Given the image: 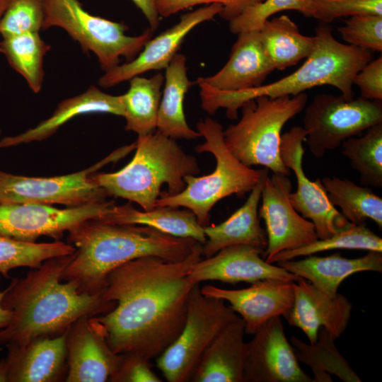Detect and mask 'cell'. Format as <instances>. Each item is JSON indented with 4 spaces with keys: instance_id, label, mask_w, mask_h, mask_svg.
Masks as SVG:
<instances>
[{
    "instance_id": "1",
    "label": "cell",
    "mask_w": 382,
    "mask_h": 382,
    "mask_svg": "<svg viewBox=\"0 0 382 382\" xmlns=\"http://www.w3.org/2000/svg\"><path fill=\"white\" fill-rule=\"evenodd\" d=\"M202 256V244L198 243L180 261L143 257L110 272L103 296L115 306L94 317L113 352L137 354L151 360L177 338L195 285L188 273Z\"/></svg>"
},
{
    "instance_id": "2",
    "label": "cell",
    "mask_w": 382,
    "mask_h": 382,
    "mask_svg": "<svg viewBox=\"0 0 382 382\" xmlns=\"http://www.w3.org/2000/svg\"><path fill=\"white\" fill-rule=\"evenodd\" d=\"M72 254L49 258L23 277L13 278L2 299L11 319L0 329V345L25 346L65 332L79 318L104 314L115 306L103 291L89 294L74 280L62 282Z\"/></svg>"
},
{
    "instance_id": "3",
    "label": "cell",
    "mask_w": 382,
    "mask_h": 382,
    "mask_svg": "<svg viewBox=\"0 0 382 382\" xmlns=\"http://www.w3.org/2000/svg\"><path fill=\"white\" fill-rule=\"evenodd\" d=\"M68 232L67 243L75 251L62 280H74L81 291L89 294L103 291L108 275L124 263L143 257L180 261L199 243L146 226L115 224L97 219Z\"/></svg>"
},
{
    "instance_id": "4",
    "label": "cell",
    "mask_w": 382,
    "mask_h": 382,
    "mask_svg": "<svg viewBox=\"0 0 382 382\" xmlns=\"http://www.w3.org/2000/svg\"><path fill=\"white\" fill-rule=\"evenodd\" d=\"M314 37L315 46L304 63L292 74L271 83L244 91H223L197 83L202 108L211 115L224 108L227 117L235 120L238 109L249 100L262 96H296L322 85L336 88L347 99L354 98V76L371 61V51L340 42L327 23L316 28Z\"/></svg>"
},
{
    "instance_id": "5",
    "label": "cell",
    "mask_w": 382,
    "mask_h": 382,
    "mask_svg": "<svg viewBox=\"0 0 382 382\" xmlns=\"http://www.w3.org/2000/svg\"><path fill=\"white\" fill-rule=\"evenodd\" d=\"M132 161L115 173H93V180L108 195L135 202L144 211L155 208L162 185L168 195L185 188L184 178L200 169L197 159L186 154L174 139L158 131L138 136Z\"/></svg>"
},
{
    "instance_id": "6",
    "label": "cell",
    "mask_w": 382,
    "mask_h": 382,
    "mask_svg": "<svg viewBox=\"0 0 382 382\" xmlns=\"http://www.w3.org/2000/svg\"><path fill=\"white\" fill-rule=\"evenodd\" d=\"M197 128L205 141L197 145L195 151L211 153L216 159V168L207 175L185 176V188L173 195L161 192L156 207L187 208L205 227L209 225L212 207L230 195L241 197L250 192L260 180L265 168L253 169L238 161L226 146L223 127L217 121L206 117L197 122Z\"/></svg>"
},
{
    "instance_id": "7",
    "label": "cell",
    "mask_w": 382,
    "mask_h": 382,
    "mask_svg": "<svg viewBox=\"0 0 382 382\" xmlns=\"http://www.w3.org/2000/svg\"><path fill=\"white\" fill-rule=\"evenodd\" d=\"M308 96L277 98L259 96L241 106L239 121L224 130V141L232 154L244 165L262 166L273 173H291L280 156L282 129L306 107Z\"/></svg>"
},
{
    "instance_id": "8",
    "label": "cell",
    "mask_w": 382,
    "mask_h": 382,
    "mask_svg": "<svg viewBox=\"0 0 382 382\" xmlns=\"http://www.w3.org/2000/svg\"><path fill=\"white\" fill-rule=\"evenodd\" d=\"M43 3L42 30L52 27L64 30L85 52L95 54L105 72L119 65L122 57L127 62L134 59L154 33L148 28L138 36L127 35L126 25L91 14L79 0H43Z\"/></svg>"
},
{
    "instance_id": "9",
    "label": "cell",
    "mask_w": 382,
    "mask_h": 382,
    "mask_svg": "<svg viewBox=\"0 0 382 382\" xmlns=\"http://www.w3.org/2000/svg\"><path fill=\"white\" fill-rule=\"evenodd\" d=\"M239 316L220 299L204 296L195 284L189 296L184 326L177 338L156 358L168 382L189 381L204 351L221 330Z\"/></svg>"
},
{
    "instance_id": "10",
    "label": "cell",
    "mask_w": 382,
    "mask_h": 382,
    "mask_svg": "<svg viewBox=\"0 0 382 382\" xmlns=\"http://www.w3.org/2000/svg\"><path fill=\"white\" fill-rule=\"evenodd\" d=\"M136 147L122 146L94 165L80 171L53 177H29L0 170V204L30 203L78 207L105 201L107 192L91 175L110 162H116Z\"/></svg>"
},
{
    "instance_id": "11",
    "label": "cell",
    "mask_w": 382,
    "mask_h": 382,
    "mask_svg": "<svg viewBox=\"0 0 382 382\" xmlns=\"http://www.w3.org/2000/svg\"><path fill=\"white\" fill-rule=\"evenodd\" d=\"M381 122V100L323 93L316 94L306 108L303 127L310 151L320 158L346 139Z\"/></svg>"
},
{
    "instance_id": "12",
    "label": "cell",
    "mask_w": 382,
    "mask_h": 382,
    "mask_svg": "<svg viewBox=\"0 0 382 382\" xmlns=\"http://www.w3.org/2000/svg\"><path fill=\"white\" fill-rule=\"evenodd\" d=\"M115 204L105 200L59 209L40 204H0V234L26 242H35L41 236L59 241L64 232L80 224L103 219Z\"/></svg>"
},
{
    "instance_id": "13",
    "label": "cell",
    "mask_w": 382,
    "mask_h": 382,
    "mask_svg": "<svg viewBox=\"0 0 382 382\" xmlns=\"http://www.w3.org/2000/svg\"><path fill=\"white\" fill-rule=\"evenodd\" d=\"M306 131L302 127H293L282 134L280 156L284 164L293 170L297 181L295 192L289 200L301 216L313 222L318 239H324L349 226L351 223L329 200L320 178L309 180L303 172V142Z\"/></svg>"
},
{
    "instance_id": "14",
    "label": "cell",
    "mask_w": 382,
    "mask_h": 382,
    "mask_svg": "<svg viewBox=\"0 0 382 382\" xmlns=\"http://www.w3.org/2000/svg\"><path fill=\"white\" fill-rule=\"evenodd\" d=\"M292 184L286 175H267L261 192L258 216L266 226L267 244L262 257L268 262L280 252L300 248L318 239L314 224L301 216L290 200Z\"/></svg>"
},
{
    "instance_id": "15",
    "label": "cell",
    "mask_w": 382,
    "mask_h": 382,
    "mask_svg": "<svg viewBox=\"0 0 382 382\" xmlns=\"http://www.w3.org/2000/svg\"><path fill=\"white\" fill-rule=\"evenodd\" d=\"M248 342L245 382H311L300 367L280 316L270 319Z\"/></svg>"
},
{
    "instance_id": "16",
    "label": "cell",
    "mask_w": 382,
    "mask_h": 382,
    "mask_svg": "<svg viewBox=\"0 0 382 382\" xmlns=\"http://www.w3.org/2000/svg\"><path fill=\"white\" fill-rule=\"evenodd\" d=\"M66 382L108 381L116 372L122 354L108 345L95 317L76 320L66 333Z\"/></svg>"
},
{
    "instance_id": "17",
    "label": "cell",
    "mask_w": 382,
    "mask_h": 382,
    "mask_svg": "<svg viewBox=\"0 0 382 382\" xmlns=\"http://www.w3.org/2000/svg\"><path fill=\"white\" fill-rule=\"evenodd\" d=\"M222 9L221 4H212L182 15L177 24L151 38L134 59L105 72L98 85L108 88L149 71L166 69L188 33L199 24L213 19Z\"/></svg>"
},
{
    "instance_id": "18",
    "label": "cell",
    "mask_w": 382,
    "mask_h": 382,
    "mask_svg": "<svg viewBox=\"0 0 382 382\" xmlns=\"http://www.w3.org/2000/svg\"><path fill=\"white\" fill-rule=\"evenodd\" d=\"M263 251L249 245L226 247L209 257L196 262L189 271L188 277L194 284L208 280L252 284L267 279L287 282L301 279L283 267L267 262L262 257Z\"/></svg>"
},
{
    "instance_id": "19",
    "label": "cell",
    "mask_w": 382,
    "mask_h": 382,
    "mask_svg": "<svg viewBox=\"0 0 382 382\" xmlns=\"http://www.w3.org/2000/svg\"><path fill=\"white\" fill-rule=\"evenodd\" d=\"M294 282L267 279L247 288L226 289L214 285L200 288L206 296L227 301L245 323V333L254 335L270 319L284 316L294 301Z\"/></svg>"
},
{
    "instance_id": "20",
    "label": "cell",
    "mask_w": 382,
    "mask_h": 382,
    "mask_svg": "<svg viewBox=\"0 0 382 382\" xmlns=\"http://www.w3.org/2000/svg\"><path fill=\"white\" fill-rule=\"evenodd\" d=\"M292 285L293 304L283 316L288 323L300 328L311 344L317 341L320 328L335 340L340 337L347 327L352 310L347 298L339 293L329 297L303 279Z\"/></svg>"
},
{
    "instance_id": "21",
    "label": "cell",
    "mask_w": 382,
    "mask_h": 382,
    "mask_svg": "<svg viewBox=\"0 0 382 382\" xmlns=\"http://www.w3.org/2000/svg\"><path fill=\"white\" fill-rule=\"evenodd\" d=\"M66 333L37 338L25 346H8L2 359L6 382H55L65 378Z\"/></svg>"
},
{
    "instance_id": "22",
    "label": "cell",
    "mask_w": 382,
    "mask_h": 382,
    "mask_svg": "<svg viewBox=\"0 0 382 382\" xmlns=\"http://www.w3.org/2000/svg\"><path fill=\"white\" fill-rule=\"evenodd\" d=\"M274 70L259 30L244 31L238 34L226 64L215 74L199 77L196 82L223 91H244L263 85Z\"/></svg>"
},
{
    "instance_id": "23",
    "label": "cell",
    "mask_w": 382,
    "mask_h": 382,
    "mask_svg": "<svg viewBox=\"0 0 382 382\" xmlns=\"http://www.w3.org/2000/svg\"><path fill=\"white\" fill-rule=\"evenodd\" d=\"M241 317L229 323L203 353L189 380L192 382H245L248 342Z\"/></svg>"
},
{
    "instance_id": "24",
    "label": "cell",
    "mask_w": 382,
    "mask_h": 382,
    "mask_svg": "<svg viewBox=\"0 0 382 382\" xmlns=\"http://www.w3.org/2000/svg\"><path fill=\"white\" fill-rule=\"evenodd\" d=\"M90 113H109L123 117L124 108L121 95L112 96L95 86H91L84 92L62 100L52 115L35 127L0 139V148L45 140L75 117Z\"/></svg>"
},
{
    "instance_id": "25",
    "label": "cell",
    "mask_w": 382,
    "mask_h": 382,
    "mask_svg": "<svg viewBox=\"0 0 382 382\" xmlns=\"http://www.w3.org/2000/svg\"><path fill=\"white\" fill-rule=\"evenodd\" d=\"M277 265L312 284L318 289L335 297L341 283L350 275L366 271L382 272V253L369 251L361 257L347 258L340 253L320 257L277 262Z\"/></svg>"
},
{
    "instance_id": "26",
    "label": "cell",
    "mask_w": 382,
    "mask_h": 382,
    "mask_svg": "<svg viewBox=\"0 0 382 382\" xmlns=\"http://www.w3.org/2000/svg\"><path fill=\"white\" fill-rule=\"evenodd\" d=\"M269 170L265 168L258 183L238 209L218 225L204 227L206 242L202 255L209 257L226 247L249 245L265 250L267 244L266 231L260 226L258 209L261 192Z\"/></svg>"
},
{
    "instance_id": "27",
    "label": "cell",
    "mask_w": 382,
    "mask_h": 382,
    "mask_svg": "<svg viewBox=\"0 0 382 382\" xmlns=\"http://www.w3.org/2000/svg\"><path fill=\"white\" fill-rule=\"evenodd\" d=\"M100 220L115 224L146 226L175 237L192 238L202 245L206 242L204 227L187 209L156 207L149 211H139L129 202L124 205L115 204Z\"/></svg>"
},
{
    "instance_id": "28",
    "label": "cell",
    "mask_w": 382,
    "mask_h": 382,
    "mask_svg": "<svg viewBox=\"0 0 382 382\" xmlns=\"http://www.w3.org/2000/svg\"><path fill=\"white\" fill-rule=\"evenodd\" d=\"M164 88L158 111L156 129L172 139H194L201 137L187 123L183 101L192 86L187 74L186 57L176 54L166 69Z\"/></svg>"
},
{
    "instance_id": "29",
    "label": "cell",
    "mask_w": 382,
    "mask_h": 382,
    "mask_svg": "<svg viewBox=\"0 0 382 382\" xmlns=\"http://www.w3.org/2000/svg\"><path fill=\"white\" fill-rule=\"evenodd\" d=\"M263 48L274 69L282 71L306 59L315 46V37L301 34L286 15L267 20L259 30Z\"/></svg>"
},
{
    "instance_id": "30",
    "label": "cell",
    "mask_w": 382,
    "mask_h": 382,
    "mask_svg": "<svg viewBox=\"0 0 382 382\" xmlns=\"http://www.w3.org/2000/svg\"><path fill=\"white\" fill-rule=\"evenodd\" d=\"M129 81L127 91L121 95L126 121L125 130L143 136L156 129L158 111L164 76L158 73L150 78L137 76Z\"/></svg>"
},
{
    "instance_id": "31",
    "label": "cell",
    "mask_w": 382,
    "mask_h": 382,
    "mask_svg": "<svg viewBox=\"0 0 382 382\" xmlns=\"http://www.w3.org/2000/svg\"><path fill=\"white\" fill-rule=\"evenodd\" d=\"M328 197L341 214L355 225L366 224L367 219L382 228V199L370 187L359 186L348 179L333 176L320 179Z\"/></svg>"
},
{
    "instance_id": "32",
    "label": "cell",
    "mask_w": 382,
    "mask_h": 382,
    "mask_svg": "<svg viewBox=\"0 0 382 382\" xmlns=\"http://www.w3.org/2000/svg\"><path fill=\"white\" fill-rule=\"evenodd\" d=\"M50 47L39 32L2 37L0 41V52L35 93H38L42 88L44 58Z\"/></svg>"
},
{
    "instance_id": "33",
    "label": "cell",
    "mask_w": 382,
    "mask_h": 382,
    "mask_svg": "<svg viewBox=\"0 0 382 382\" xmlns=\"http://www.w3.org/2000/svg\"><path fill=\"white\" fill-rule=\"evenodd\" d=\"M341 147L342 155L359 173L362 185L382 187V122L369 127L359 137L346 139Z\"/></svg>"
},
{
    "instance_id": "34",
    "label": "cell",
    "mask_w": 382,
    "mask_h": 382,
    "mask_svg": "<svg viewBox=\"0 0 382 382\" xmlns=\"http://www.w3.org/2000/svg\"><path fill=\"white\" fill-rule=\"evenodd\" d=\"M74 251L73 245L61 241L26 242L0 234V274L8 278L13 269L37 268L49 258L70 255Z\"/></svg>"
},
{
    "instance_id": "35",
    "label": "cell",
    "mask_w": 382,
    "mask_h": 382,
    "mask_svg": "<svg viewBox=\"0 0 382 382\" xmlns=\"http://www.w3.org/2000/svg\"><path fill=\"white\" fill-rule=\"evenodd\" d=\"M335 249L364 250L382 253V239L366 224H351L347 228L324 239H317L306 245L279 253L269 263L295 259L302 256Z\"/></svg>"
},
{
    "instance_id": "36",
    "label": "cell",
    "mask_w": 382,
    "mask_h": 382,
    "mask_svg": "<svg viewBox=\"0 0 382 382\" xmlns=\"http://www.w3.org/2000/svg\"><path fill=\"white\" fill-rule=\"evenodd\" d=\"M286 10L297 11L304 16L312 17L313 0H265L230 21L229 30L237 35L244 31L260 30L272 15Z\"/></svg>"
},
{
    "instance_id": "37",
    "label": "cell",
    "mask_w": 382,
    "mask_h": 382,
    "mask_svg": "<svg viewBox=\"0 0 382 382\" xmlns=\"http://www.w3.org/2000/svg\"><path fill=\"white\" fill-rule=\"evenodd\" d=\"M45 18L43 0H10L0 19L2 37L42 30Z\"/></svg>"
},
{
    "instance_id": "38",
    "label": "cell",
    "mask_w": 382,
    "mask_h": 382,
    "mask_svg": "<svg viewBox=\"0 0 382 382\" xmlns=\"http://www.w3.org/2000/svg\"><path fill=\"white\" fill-rule=\"evenodd\" d=\"M348 45L381 52L382 16L365 14L351 16L337 28Z\"/></svg>"
},
{
    "instance_id": "39",
    "label": "cell",
    "mask_w": 382,
    "mask_h": 382,
    "mask_svg": "<svg viewBox=\"0 0 382 382\" xmlns=\"http://www.w3.org/2000/svg\"><path fill=\"white\" fill-rule=\"evenodd\" d=\"M365 14L382 16V0H313L312 17L323 23Z\"/></svg>"
},
{
    "instance_id": "40",
    "label": "cell",
    "mask_w": 382,
    "mask_h": 382,
    "mask_svg": "<svg viewBox=\"0 0 382 382\" xmlns=\"http://www.w3.org/2000/svg\"><path fill=\"white\" fill-rule=\"evenodd\" d=\"M263 1L265 0H155V5L159 16L166 18L197 5L220 4L223 9L219 15L223 19L230 21L246 8Z\"/></svg>"
},
{
    "instance_id": "41",
    "label": "cell",
    "mask_w": 382,
    "mask_h": 382,
    "mask_svg": "<svg viewBox=\"0 0 382 382\" xmlns=\"http://www.w3.org/2000/svg\"><path fill=\"white\" fill-rule=\"evenodd\" d=\"M111 382H161L162 380L151 369L150 359L137 354H122Z\"/></svg>"
},
{
    "instance_id": "42",
    "label": "cell",
    "mask_w": 382,
    "mask_h": 382,
    "mask_svg": "<svg viewBox=\"0 0 382 382\" xmlns=\"http://www.w3.org/2000/svg\"><path fill=\"white\" fill-rule=\"evenodd\" d=\"M353 85L359 87L361 97L371 100H382V57L370 61L354 76Z\"/></svg>"
},
{
    "instance_id": "43",
    "label": "cell",
    "mask_w": 382,
    "mask_h": 382,
    "mask_svg": "<svg viewBox=\"0 0 382 382\" xmlns=\"http://www.w3.org/2000/svg\"><path fill=\"white\" fill-rule=\"evenodd\" d=\"M142 12L148 21L150 29L154 31L159 25V15L156 8L155 0H131Z\"/></svg>"
},
{
    "instance_id": "44",
    "label": "cell",
    "mask_w": 382,
    "mask_h": 382,
    "mask_svg": "<svg viewBox=\"0 0 382 382\" xmlns=\"http://www.w3.org/2000/svg\"><path fill=\"white\" fill-rule=\"evenodd\" d=\"M6 288L0 291V329L6 327L11 319V312L2 305V299L6 294Z\"/></svg>"
},
{
    "instance_id": "45",
    "label": "cell",
    "mask_w": 382,
    "mask_h": 382,
    "mask_svg": "<svg viewBox=\"0 0 382 382\" xmlns=\"http://www.w3.org/2000/svg\"><path fill=\"white\" fill-rule=\"evenodd\" d=\"M0 381L6 382V369L2 359L0 361Z\"/></svg>"
},
{
    "instance_id": "46",
    "label": "cell",
    "mask_w": 382,
    "mask_h": 382,
    "mask_svg": "<svg viewBox=\"0 0 382 382\" xmlns=\"http://www.w3.org/2000/svg\"><path fill=\"white\" fill-rule=\"evenodd\" d=\"M10 0H0V19L4 13Z\"/></svg>"
},
{
    "instance_id": "47",
    "label": "cell",
    "mask_w": 382,
    "mask_h": 382,
    "mask_svg": "<svg viewBox=\"0 0 382 382\" xmlns=\"http://www.w3.org/2000/svg\"><path fill=\"white\" fill-rule=\"evenodd\" d=\"M1 129H0V134H1Z\"/></svg>"
},
{
    "instance_id": "48",
    "label": "cell",
    "mask_w": 382,
    "mask_h": 382,
    "mask_svg": "<svg viewBox=\"0 0 382 382\" xmlns=\"http://www.w3.org/2000/svg\"><path fill=\"white\" fill-rule=\"evenodd\" d=\"M0 86H1V82H0Z\"/></svg>"
}]
</instances>
